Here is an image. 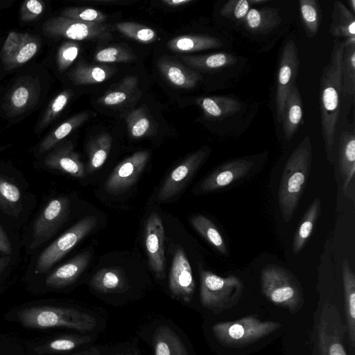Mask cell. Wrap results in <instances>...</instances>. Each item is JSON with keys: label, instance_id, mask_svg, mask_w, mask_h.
Returning a JSON list of instances; mask_svg holds the SVG:
<instances>
[{"label": "cell", "instance_id": "cell-51", "mask_svg": "<svg viewBox=\"0 0 355 355\" xmlns=\"http://www.w3.org/2000/svg\"><path fill=\"white\" fill-rule=\"evenodd\" d=\"M192 0H164L162 3L170 7H178L191 3Z\"/></svg>", "mask_w": 355, "mask_h": 355}, {"label": "cell", "instance_id": "cell-27", "mask_svg": "<svg viewBox=\"0 0 355 355\" xmlns=\"http://www.w3.org/2000/svg\"><path fill=\"white\" fill-rule=\"evenodd\" d=\"M89 284L98 293H110L124 290L127 282L121 268L108 267L97 271L91 279Z\"/></svg>", "mask_w": 355, "mask_h": 355}, {"label": "cell", "instance_id": "cell-10", "mask_svg": "<svg viewBox=\"0 0 355 355\" xmlns=\"http://www.w3.org/2000/svg\"><path fill=\"white\" fill-rule=\"evenodd\" d=\"M69 211L68 198L58 197L49 201L35 223L30 248H36L52 237L65 222Z\"/></svg>", "mask_w": 355, "mask_h": 355}, {"label": "cell", "instance_id": "cell-57", "mask_svg": "<svg viewBox=\"0 0 355 355\" xmlns=\"http://www.w3.org/2000/svg\"><path fill=\"white\" fill-rule=\"evenodd\" d=\"M0 355H2V354H0Z\"/></svg>", "mask_w": 355, "mask_h": 355}, {"label": "cell", "instance_id": "cell-4", "mask_svg": "<svg viewBox=\"0 0 355 355\" xmlns=\"http://www.w3.org/2000/svg\"><path fill=\"white\" fill-rule=\"evenodd\" d=\"M261 291L273 304L294 313L304 302L302 289L296 277L286 268L270 264L263 268L260 276Z\"/></svg>", "mask_w": 355, "mask_h": 355}, {"label": "cell", "instance_id": "cell-34", "mask_svg": "<svg viewBox=\"0 0 355 355\" xmlns=\"http://www.w3.org/2000/svg\"><path fill=\"white\" fill-rule=\"evenodd\" d=\"M90 340L89 336H62L35 345L33 350L39 355L68 352L89 342Z\"/></svg>", "mask_w": 355, "mask_h": 355}, {"label": "cell", "instance_id": "cell-6", "mask_svg": "<svg viewBox=\"0 0 355 355\" xmlns=\"http://www.w3.org/2000/svg\"><path fill=\"white\" fill-rule=\"evenodd\" d=\"M281 327L279 322L261 320L256 315H249L233 321L217 322L211 330L221 345L241 347L269 336Z\"/></svg>", "mask_w": 355, "mask_h": 355}, {"label": "cell", "instance_id": "cell-33", "mask_svg": "<svg viewBox=\"0 0 355 355\" xmlns=\"http://www.w3.org/2000/svg\"><path fill=\"white\" fill-rule=\"evenodd\" d=\"M88 117L87 112H82L64 121L43 139L39 145L38 153H43L55 148L61 140L86 121Z\"/></svg>", "mask_w": 355, "mask_h": 355}, {"label": "cell", "instance_id": "cell-44", "mask_svg": "<svg viewBox=\"0 0 355 355\" xmlns=\"http://www.w3.org/2000/svg\"><path fill=\"white\" fill-rule=\"evenodd\" d=\"M71 96V91L69 89H66L58 94L51 101L37 127V131L40 132L44 130L48 125H49L58 116V115L67 106Z\"/></svg>", "mask_w": 355, "mask_h": 355}, {"label": "cell", "instance_id": "cell-38", "mask_svg": "<svg viewBox=\"0 0 355 355\" xmlns=\"http://www.w3.org/2000/svg\"><path fill=\"white\" fill-rule=\"evenodd\" d=\"M34 83L28 80L15 85L8 96L9 109L17 114L28 109L36 95Z\"/></svg>", "mask_w": 355, "mask_h": 355}, {"label": "cell", "instance_id": "cell-28", "mask_svg": "<svg viewBox=\"0 0 355 355\" xmlns=\"http://www.w3.org/2000/svg\"><path fill=\"white\" fill-rule=\"evenodd\" d=\"M153 344L155 355H189L180 338L167 326L156 329Z\"/></svg>", "mask_w": 355, "mask_h": 355}, {"label": "cell", "instance_id": "cell-37", "mask_svg": "<svg viewBox=\"0 0 355 355\" xmlns=\"http://www.w3.org/2000/svg\"><path fill=\"white\" fill-rule=\"evenodd\" d=\"M138 89L136 76H125L114 89L107 91L98 99V103L106 106H116L125 102Z\"/></svg>", "mask_w": 355, "mask_h": 355}, {"label": "cell", "instance_id": "cell-5", "mask_svg": "<svg viewBox=\"0 0 355 355\" xmlns=\"http://www.w3.org/2000/svg\"><path fill=\"white\" fill-rule=\"evenodd\" d=\"M315 313L312 332L313 355H347L346 328L337 307L325 302Z\"/></svg>", "mask_w": 355, "mask_h": 355}, {"label": "cell", "instance_id": "cell-40", "mask_svg": "<svg viewBox=\"0 0 355 355\" xmlns=\"http://www.w3.org/2000/svg\"><path fill=\"white\" fill-rule=\"evenodd\" d=\"M302 24L308 37L315 36L319 29L321 11L318 2L315 0L299 1Z\"/></svg>", "mask_w": 355, "mask_h": 355}, {"label": "cell", "instance_id": "cell-30", "mask_svg": "<svg viewBox=\"0 0 355 355\" xmlns=\"http://www.w3.org/2000/svg\"><path fill=\"white\" fill-rule=\"evenodd\" d=\"M182 60L189 67L205 71H217L236 63L232 54L220 52L207 55H182Z\"/></svg>", "mask_w": 355, "mask_h": 355}, {"label": "cell", "instance_id": "cell-12", "mask_svg": "<svg viewBox=\"0 0 355 355\" xmlns=\"http://www.w3.org/2000/svg\"><path fill=\"white\" fill-rule=\"evenodd\" d=\"M299 67L297 48L295 42L290 40L283 47L278 67L275 105L279 122H282L286 98L291 86L295 83Z\"/></svg>", "mask_w": 355, "mask_h": 355}, {"label": "cell", "instance_id": "cell-13", "mask_svg": "<svg viewBox=\"0 0 355 355\" xmlns=\"http://www.w3.org/2000/svg\"><path fill=\"white\" fill-rule=\"evenodd\" d=\"M210 149L204 147L187 156L168 175L158 193V200L165 201L177 195L194 175L206 159Z\"/></svg>", "mask_w": 355, "mask_h": 355}, {"label": "cell", "instance_id": "cell-7", "mask_svg": "<svg viewBox=\"0 0 355 355\" xmlns=\"http://www.w3.org/2000/svg\"><path fill=\"white\" fill-rule=\"evenodd\" d=\"M202 305L214 313L230 309L242 296L244 284L234 275L220 277L199 266Z\"/></svg>", "mask_w": 355, "mask_h": 355}, {"label": "cell", "instance_id": "cell-25", "mask_svg": "<svg viewBox=\"0 0 355 355\" xmlns=\"http://www.w3.org/2000/svg\"><path fill=\"white\" fill-rule=\"evenodd\" d=\"M244 20L249 31L264 34L272 31L280 24L281 17L278 9L264 7L250 8Z\"/></svg>", "mask_w": 355, "mask_h": 355}, {"label": "cell", "instance_id": "cell-17", "mask_svg": "<svg viewBox=\"0 0 355 355\" xmlns=\"http://www.w3.org/2000/svg\"><path fill=\"white\" fill-rule=\"evenodd\" d=\"M339 172L343 181V195L355 202V135L344 131L339 139Z\"/></svg>", "mask_w": 355, "mask_h": 355}, {"label": "cell", "instance_id": "cell-46", "mask_svg": "<svg viewBox=\"0 0 355 355\" xmlns=\"http://www.w3.org/2000/svg\"><path fill=\"white\" fill-rule=\"evenodd\" d=\"M61 16L96 24H103L107 19V16L100 10L89 8H67L61 12Z\"/></svg>", "mask_w": 355, "mask_h": 355}, {"label": "cell", "instance_id": "cell-36", "mask_svg": "<svg viewBox=\"0 0 355 355\" xmlns=\"http://www.w3.org/2000/svg\"><path fill=\"white\" fill-rule=\"evenodd\" d=\"M193 228L217 251L227 255L228 250L224 239L216 225L208 218L197 215L191 218Z\"/></svg>", "mask_w": 355, "mask_h": 355}, {"label": "cell", "instance_id": "cell-20", "mask_svg": "<svg viewBox=\"0 0 355 355\" xmlns=\"http://www.w3.org/2000/svg\"><path fill=\"white\" fill-rule=\"evenodd\" d=\"M90 259L89 252L78 254L47 275L46 285L51 288H60L72 284L86 269Z\"/></svg>", "mask_w": 355, "mask_h": 355}, {"label": "cell", "instance_id": "cell-49", "mask_svg": "<svg viewBox=\"0 0 355 355\" xmlns=\"http://www.w3.org/2000/svg\"><path fill=\"white\" fill-rule=\"evenodd\" d=\"M26 33L10 32L2 47L1 57L4 66L14 56L19 46L22 43Z\"/></svg>", "mask_w": 355, "mask_h": 355}, {"label": "cell", "instance_id": "cell-18", "mask_svg": "<svg viewBox=\"0 0 355 355\" xmlns=\"http://www.w3.org/2000/svg\"><path fill=\"white\" fill-rule=\"evenodd\" d=\"M44 163L48 168L59 170L75 178H83L86 174L83 163L70 143L53 148L46 156Z\"/></svg>", "mask_w": 355, "mask_h": 355}, {"label": "cell", "instance_id": "cell-3", "mask_svg": "<svg viewBox=\"0 0 355 355\" xmlns=\"http://www.w3.org/2000/svg\"><path fill=\"white\" fill-rule=\"evenodd\" d=\"M16 317L23 326L33 329L64 327L85 332L93 330L96 325L92 315L73 308L60 306H30L18 311Z\"/></svg>", "mask_w": 355, "mask_h": 355}, {"label": "cell", "instance_id": "cell-11", "mask_svg": "<svg viewBox=\"0 0 355 355\" xmlns=\"http://www.w3.org/2000/svg\"><path fill=\"white\" fill-rule=\"evenodd\" d=\"M147 150L138 151L121 161L105 182V191L119 195L129 189L138 180L149 159Z\"/></svg>", "mask_w": 355, "mask_h": 355}, {"label": "cell", "instance_id": "cell-8", "mask_svg": "<svg viewBox=\"0 0 355 355\" xmlns=\"http://www.w3.org/2000/svg\"><path fill=\"white\" fill-rule=\"evenodd\" d=\"M96 225L97 218L92 215L78 220L41 253L36 263L35 272L41 274L48 271L89 234Z\"/></svg>", "mask_w": 355, "mask_h": 355}, {"label": "cell", "instance_id": "cell-56", "mask_svg": "<svg viewBox=\"0 0 355 355\" xmlns=\"http://www.w3.org/2000/svg\"><path fill=\"white\" fill-rule=\"evenodd\" d=\"M349 6L352 8V13L354 14L355 12V0H349L347 1Z\"/></svg>", "mask_w": 355, "mask_h": 355}, {"label": "cell", "instance_id": "cell-35", "mask_svg": "<svg viewBox=\"0 0 355 355\" xmlns=\"http://www.w3.org/2000/svg\"><path fill=\"white\" fill-rule=\"evenodd\" d=\"M342 83L344 97L355 93V37L347 39L342 61Z\"/></svg>", "mask_w": 355, "mask_h": 355}, {"label": "cell", "instance_id": "cell-54", "mask_svg": "<svg viewBox=\"0 0 355 355\" xmlns=\"http://www.w3.org/2000/svg\"><path fill=\"white\" fill-rule=\"evenodd\" d=\"M0 251L3 253H11L12 249L10 244L6 243L0 239Z\"/></svg>", "mask_w": 355, "mask_h": 355}, {"label": "cell", "instance_id": "cell-14", "mask_svg": "<svg viewBox=\"0 0 355 355\" xmlns=\"http://www.w3.org/2000/svg\"><path fill=\"white\" fill-rule=\"evenodd\" d=\"M254 162L249 159H237L226 162L208 175L199 184L198 192L216 191L246 177L252 169Z\"/></svg>", "mask_w": 355, "mask_h": 355}, {"label": "cell", "instance_id": "cell-9", "mask_svg": "<svg viewBox=\"0 0 355 355\" xmlns=\"http://www.w3.org/2000/svg\"><path fill=\"white\" fill-rule=\"evenodd\" d=\"M110 31L111 26L107 24L85 22L62 16L51 17L42 26L43 34L52 39L102 40L110 35Z\"/></svg>", "mask_w": 355, "mask_h": 355}, {"label": "cell", "instance_id": "cell-48", "mask_svg": "<svg viewBox=\"0 0 355 355\" xmlns=\"http://www.w3.org/2000/svg\"><path fill=\"white\" fill-rule=\"evenodd\" d=\"M251 3L248 0H230L226 2L220 9L224 17L236 21L245 19Z\"/></svg>", "mask_w": 355, "mask_h": 355}, {"label": "cell", "instance_id": "cell-31", "mask_svg": "<svg viewBox=\"0 0 355 355\" xmlns=\"http://www.w3.org/2000/svg\"><path fill=\"white\" fill-rule=\"evenodd\" d=\"M113 69L107 66L78 64L68 74L69 78L76 85H94L110 78Z\"/></svg>", "mask_w": 355, "mask_h": 355}, {"label": "cell", "instance_id": "cell-47", "mask_svg": "<svg viewBox=\"0 0 355 355\" xmlns=\"http://www.w3.org/2000/svg\"><path fill=\"white\" fill-rule=\"evenodd\" d=\"M80 46L74 42H66L59 48L57 53V65L60 71H65L78 55Z\"/></svg>", "mask_w": 355, "mask_h": 355}, {"label": "cell", "instance_id": "cell-29", "mask_svg": "<svg viewBox=\"0 0 355 355\" xmlns=\"http://www.w3.org/2000/svg\"><path fill=\"white\" fill-rule=\"evenodd\" d=\"M329 32L336 37H355V17L340 1L334 2Z\"/></svg>", "mask_w": 355, "mask_h": 355}, {"label": "cell", "instance_id": "cell-1", "mask_svg": "<svg viewBox=\"0 0 355 355\" xmlns=\"http://www.w3.org/2000/svg\"><path fill=\"white\" fill-rule=\"evenodd\" d=\"M345 42L336 41L330 62L324 67L320 82V109L322 135L328 159L334 150L336 124L340 114V95L343 93L342 61Z\"/></svg>", "mask_w": 355, "mask_h": 355}, {"label": "cell", "instance_id": "cell-16", "mask_svg": "<svg viewBox=\"0 0 355 355\" xmlns=\"http://www.w3.org/2000/svg\"><path fill=\"white\" fill-rule=\"evenodd\" d=\"M168 287L173 298L191 301L196 289L191 267L182 248L175 251L169 273Z\"/></svg>", "mask_w": 355, "mask_h": 355}, {"label": "cell", "instance_id": "cell-50", "mask_svg": "<svg viewBox=\"0 0 355 355\" xmlns=\"http://www.w3.org/2000/svg\"><path fill=\"white\" fill-rule=\"evenodd\" d=\"M44 10L43 2L38 0L25 1L20 11L21 19L23 21H31L39 17Z\"/></svg>", "mask_w": 355, "mask_h": 355}, {"label": "cell", "instance_id": "cell-21", "mask_svg": "<svg viewBox=\"0 0 355 355\" xmlns=\"http://www.w3.org/2000/svg\"><path fill=\"white\" fill-rule=\"evenodd\" d=\"M157 65L163 77L171 85L179 88L192 89L202 78L198 73L166 58H159Z\"/></svg>", "mask_w": 355, "mask_h": 355}, {"label": "cell", "instance_id": "cell-52", "mask_svg": "<svg viewBox=\"0 0 355 355\" xmlns=\"http://www.w3.org/2000/svg\"><path fill=\"white\" fill-rule=\"evenodd\" d=\"M10 259L9 257H0V275L4 272L9 264Z\"/></svg>", "mask_w": 355, "mask_h": 355}, {"label": "cell", "instance_id": "cell-2", "mask_svg": "<svg viewBox=\"0 0 355 355\" xmlns=\"http://www.w3.org/2000/svg\"><path fill=\"white\" fill-rule=\"evenodd\" d=\"M312 147L306 137L287 159L278 189V204L283 220L289 222L299 205L311 171Z\"/></svg>", "mask_w": 355, "mask_h": 355}, {"label": "cell", "instance_id": "cell-26", "mask_svg": "<svg viewBox=\"0 0 355 355\" xmlns=\"http://www.w3.org/2000/svg\"><path fill=\"white\" fill-rule=\"evenodd\" d=\"M321 211V202L315 198L304 213L294 235L292 250L295 254L300 253L307 243Z\"/></svg>", "mask_w": 355, "mask_h": 355}, {"label": "cell", "instance_id": "cell-55", "mask_svg": "<svg viewBox=\"0 0 355 355\" xmlns=\"http://www.w3.org/2000/svg\"><path fill=\"white\" fill-rule=\"evenodd\" d=\"M0 239L6 243H8V244H10V242H9V240H8V238L6 235V234L5 233V232L3 231V230L1 228V227L0 226Z\"/></svg>", "mask_w": 355, "mask_h": 355}, {"label": "cell", "instance_id": "cell-19", "mask_svg": "<svg viewBox=\"0 0 355 355\" xmlns=\"http://www.w3.org/2000/svg\"><path fill=\"white\" fill-rule=\"evenodd\" d=\"M342 279L349 352V355H355V275L347 260L342 263Z\"/></svg>", "mask_w": 355, "mask_h": 355}, {"label": "cell", "instance_id": "cell-24", "mask_svg": "<svg viewBox=\"0 0 355 355\" xmlns=\"http://www.w3.org/2000/svg\"><path fill=\"white\" fill-rule=\"evenodd\" d=\"M223 45L217 37L204 35H185L172 38L167 42V47L178 53H191L211 49H217Z\"/></svg>", "mask_w": 355, "mask_h": 355}, {"label": "cell", "instance_id": "cell-53", "mask_svg": "<svg viewBox=\"0 0 355 355\" xmlns=\"http://www.w3.org/2000/svg\"><path fill=\"white\" fill-rule=\"evenodd\" d=\"M70 355H101L99 351L96 349H90L89 350H85L83 352L75 353Z\"/></svg>", "mask_w": 355, "mask_h": 355}, {"label": "cell", "instance_id": "cell-39", "mask_svg": "<svg viewBox=\"0 0 355 355\" xmlns=\"http://www.w3.org/2000/svg\"><path fill=\"white\" fill-rule=\"evenodd\" d=\"M21 191L19 187L0 175V208L5 212L17 216L21 210Z\"/></svg>", "mask_w": 355, "mask_h": 355}, {"label": "cell", "instance_id": "cell-15", "mask_svg": "<svg viewBox=\"0 0 355 355\" xmlns=\"http://www.w3.org/2000/svg\"><path fill=\"white\" fill-rule=\"evenodd\" d=\"M165 232L160 216L152 212L148 218L146 232L145 246L148 259V264L157 278L165 277L164 255Z\"/></svg>", "mask_w": 355, "mask_h": 355}, {"label": "cell", "instance_id": "cell-42", "mask_svg": "<svg viewBox=\"0 0 355 355\" xmlns=\"http://www.w3.org/2000/svg\"><path fill=\"white\" fill-rule=\"evenodd\" d=\"M126 123L130 135L135 139L147 135L152 128L150 120L142 107L128 114Z\"/></svg>", "mask_w": 355, "mask_h": 355}, {"label": "cell", "instance_id": "cell-32", "mask_svg": "<svg viewBox=\"0 0 355 355\" xmlns=\"http://www.w3.org/2000/svg\"><path fill=\"white\" fill-rule=\"evenodd\" d=\"M111 136L106 132H102L93 137L88 144V163L86 173L91 174L98 169L105 162L112 146Z\"/></svg>", "mask_w": 355, "mask_h": 355}, {"label": "cell", "instance_id": "cell-45", "mask_svg": "<svg viewBox=\"0 0 355 355\" xmlns=\"http://www.w3.org/2000/svg\"><path fill=\"white\" fill-rule=\"evenodd\" d=\"M94 60L102 63L129 62L136 58L133 52L121 46H110L98 50Z\"/></svg>", "mask_w": 355, "mask_h": 355}, {"label": "cell", "instance_id": "cell-41", "mask_svg": "<svg viewBox=\"0 0 355 355\" xmlns=\"http://www.w3.org/2000/svg\"><path fill=\"white\" fill-rule=\"evenodd\" d=\"M40 46V37L26 33L24 39L17 52L5 67L10 69L27 62L35 56L39 50Z\"/></svg>", "mask_w": 355, "mask_h": 355}, {"label": "cell", "instance_id": "cell-43", "mask_svg": "<svg viewBox=\"0 0 355 355\" xmlns=\"http://www.w3.org/2000/svg\"><path fill=\"white\" fill-rule=\"evenodd\" d=\"M116 27L123 35L140 42L150 43L157 38V33L153 29L135 22H119Z\"/></svg>", "mask_w": 355, "mask_h": 355}, {"label": "cell", "instance_id": "cell-22", "mask_svg": "<svg viewBox=\"0 0 355 355\" xmlns=\"http://www.w3.org/2000/svg\"><path fill=\"white\" fill-rule=\"evenodd\" d=\"M300 93L295 84H293L286 98L282 123L285 139L290 140L295 134L302 121L303 106Z\"/></svg>", "mask_w": 355, "mask_h": 355}, {"label": "cell", "instance_id": "cell-23", "mask_svg": "<svg viewBox=\"0 0 355 355\" xmlns=\"http://www.w3.org/2000/svg\"><path fill=\"white\" fill-rule=\"evenodd\" d=\"M205 116L210 119H223L238 112L241 103L228 96L200 97L196 100Z\"/></svg>", "mask_w": 355, "mask_h": 355}]
</instances>
